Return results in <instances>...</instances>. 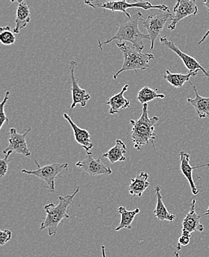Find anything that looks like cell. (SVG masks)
<instances>
[{
    "mask_svg": "<svg viewBox=\"0 0 209 257\" xmlns=\"http://www.w3.org/2000/svg\"><path fill=\"white\" fill-rule=\"evenodd\" d=\"M144 17L142 15L141 12L130 17H120L118 23H119V29L118 32L114 37L108 39L106 42H100L98 40V47L102 50V46L104 45L109 44L115 40L125 43V42H129L132 43L134 48H137L139 51L142 52L144 45H143V40H150L149 34H145L142 33L139 28V23L140 21L143 22L144 20Z\"/></svg>",
    "mask_w": 209,
    "mask_h": 257,
    "instance_id": "obj_1",
    "label": "cell"
},
{
    "mask_svg": "<svg viewBox=\"0 0 209 257\" xmlns=\"http://www.w3.org/2000/svg\"><path fill=\"white\" fill-rule=\"evenodd\" d=\"M148 107V104H144L140 117L137 120L132 119L130 121L132 125V142L135 149L138 151H141L142 147L145 145H149V143H152L153 149L155 150L154 141L157 137L154 131L159 118L157 116L150 118Z\"/></svg>",
    "mask_w": 209,
    "mask_h": 257,
    "instance_id": "obj_2",
    "label": "cell"
},
{
    "mask_svg": "<svg viewBox=\"0 0 209 257\" xmlns=\"http://www.w3.org/2000/svg\"><path fill=\"white\" fill-rule=\"evenodd\" d=\"M79 191V186L76 187L74 194L71 195L60 196L59 197L58 205H55L54 202L48 204L45 206L46 212L44 221L40 225V230L48 229V235L50 236H55L57 234L58 226L63 219H69L68 214V206L74 202V198Z\"/></svg>",
    "mask_w": 209,
    "mask_h": 257,
    "instance_id": "obj_3",
    "label": "cell"
},
{
    "mask_svg": "<svg viewBox=\"0 0 209 257\" xmlns=\"http://www.w3.org/2000/svg\"><path fill=\"white\" fill-rule=\"evenodd\" d=\"M116 45L123 53V64L121 68L114 76V79H118L120 74L125 71H135L137 72L138 70L144 71L148 68H151L149 65L150 60L154 58L152 54H143L134 47L128 46L126 43L117 42Z\"/></svg>",
    "mask_w": 209,
    "mask_h": 257,
    "instance_id": "obj_4",
    "label": "cell"
},
{
    "mask_svg": "<svg viewBox=\"0 0 209 257\" xmlns=\"http://www.w3.org/2000/svg\"><path fill=\"white\" fill-rule=\"evenodd\" d=\"M85 5H88L90 7L96 9H103L104 12L106 10L112 11L113 12H123L127 17H130L127 12L128 9L137 8V9H143L147 11L149 9H157V10L163 11V12H168L169 9L166 5H158V6H153L150 2H137V3H129L127 1H113V2H91L85 1Z\"/></svg>",
    "mask_w": 209,
    "mask_h": 257,
    "instance_id": "obj_5",
    "label": "cell"
},
{
    "mask_svg": "<svg viewBox=\"0 0 209 257\" xmlns=\"http://www.w3.org/2000/svg\"><path fill=\"white\" fill-rule=\"evenodd\" d=\"M34 163L37 166V170L28 171L26 169L22 170V172L29 175L36 176L38 178L44 180L47 184V188L50 192L55 191V180L61 172L68 168V163L60 164V163H53L45 166H40L37 160H34Z\"/></svg>",
    "mask_w": 209,
    "mask_h": 257,
    "instance_id": "obj_6",
    "label": "cell"
},
{
    "mask_svg": "<svg viewBox=\"0 0 209 257\" xmlns=\"http://www.w3.org/2000/svg\"><path fill=\"white\" fill-rule=\"evenodd\" d=\"M173 17H174L170 11L163 12L158 10L157 13L149 15L143 20V26L146 28L151 39V51L154 49V42L164 29L165 23L168 20H172Z\"/></svg>",
    "mask_w": 209,
    "mask_h": 257,
    "instance_id": "obj_7",
    "label": "cell"
},
{
    "mask_svg": "<svg viewBox=\"0 0 209 257\" xmlns=\"http://www.w3.org/2000/svg\"><path fill=\"white\" fill-rule=\"evenodd\" d=\"M100 160V158H93L92 153L88 152L87 153V157L83 160L78 162L76 166L79 168H82L90 177L112 174V168L101 162Z\"/></svg>",
    "mask_w": 209,
    "mask_h": 257,
    "instance_id": "obj_8",
    "label": "cell"
},
{
    "mask_svg": "<svg viewBox=\"0 0 209 257\" xmlns=\"http://www.w3.org/2000/svg\"><path fill=\"white\" fill-rule=\"evenodd\" d=\"M31 131V127L28 128L23 135L17 132V129L12 127L10 129V138L9 140V145L6 149L3 150V154H6L9 152H16L23 154L25 157H31V153L28 148L27 137L28 134Z\"/></svg>",
    "mask_w": 209,
    "mask_h": 257,
    "instance_id": "obj_9",
    "label": "cell"
},
{
    "mask_svg": "<svg viewBox=\"0 0 209 257\" xmlns=\"http://www.w3.org/2000/svg\"><path fill=\"white\" fill-rule=\"evenodd\" d=\"M160 43L163 46L169 48L171 51H174L176 54L182 60L183 63L185 64V67L188 68L189 72H195V71H199V70L203 72L204 75L209 79V72L207 71L197 60H195L194 57L188 55L185 53L182 52L180 49L174 44V42L168 40L167 37H161L160 39Z\"/></svg>",
    "mask_w": 209,
    "mask_h": 257,
    "instance_id": "obj_10",
    "label": "cell"
},
{
    "mask_svg": "<svg viewBox=\"0 0 209 257\" xmlns=\"http://www.w3.org/2000/svg\"><path fill=\"white\" fill-rule=\"evenodd\" d=\"M77 67V63L74 60L71 61L69 63L70 74L71 79V91H72V104L69 111H72L73 109L77 105L85 107L87 102L90 99V95L83 88L79 87L77 79L74 75L75 68Z\"/></svg>",
    "mask_w": 209,
    "mask_h": 257,
    "instance_id": "obj_11",
    "label": "cell"
},
{
    "mask_svg": "<svg viewBox=\"0 0 209 257\" xmlns=\"http://www.w3.org/2000/svg\"><path fill=\"white\" fill-rule=\"evenodd\" d=\"M174 16L171 20V23L168 26L171 31L175 30L177 23L180 20L189 17L195 16L197 14L198 8L195 0H179L174 7Z\"/></svg>",
    "mask_w": 209,
    "mask_h": 257,
    "instance_id": "obj_12",
    "label": "cell"
},
{
    "mask_svg": "<svg viewBox=\"0 0 209 257\" xmlns=\"http://www.w3.org/2000/svg\"><path fill=\"white\" fill-rule=\"evenodd\" d=\"M195 206H196V200L193 199L192 202L190 204V211L182 221V233L191 235L193 232H202L204 230L203 225L200 222V219L202 216L196 213L195 211Z\"/></svg>",
    "mask_w": 209,
    "mask_h": 257,
    "instance_id": "obj_13",
    "label": "cell"
},
{
    "mask_svg": "<svg viewBox=\"0 0 209 257\" xmlns=\"http://www.w3.org/2000/svg\"><path fill=\"white\" fill-rule=\"evenodd\" d=\"M179 160H180V168L181 171L184 177L188 180L189 182L190 187H191V191L194 196L197 195L199 194V190L195 185V181L193 180V171L195 169H197L199 168H202V167H209V164L200 165V166L192 167L190 165V154L188 153L182 151L179 152Z\"/></svg>",
    "mask_w": 209,
    "mask_h": 257,
    "instance_id": "obj_14",
    "label": "cell"
},
{
    "mask_svg": "<svg viewBox=\"0 0 209 257\" xmlns=\"http://www.w3.org/2000/svg\"><path fill=\"white\" fill-rule=\"evenodd\" d=\"M63 116L68 121L71 127H72L73 131H74L75 140H76V143L82 146L86 153L90 152V149L93 147V145L92 144L91 140H90L89 132L85 130V129L80 128V127H78L77 124H75L72 119H71V117L68 116V113H64Z\"/></svg>",
    "mask_w": 209,
    "mask_h": 257,
    "instance_id": "obj_15",
    "label": "cell"
},
{
    "mask_svg": "<svg viewBox=\"0 0 209 257\" xmlns=\"http://www.w3.org/2000/svg\"><path fill=\"white\" fill-rule=\"evenodd\" d=\"M129 85H125L121 91L108 99L106 105H110L109 114L115 115L120 113V110L130 107V101L128 100L124 96L125 93L129 90Z\"/></svg>",
    "mask_w": 209,
    "mask_h": 257,
    "instance_id": "obj_16",
    "label": "cell"
},
{
    "mask_svg": "<svg viewBox=\"0 0 209 257\" xmlns=\"http://www.w3.org/2000/svg\"><path fill=\"white\" fill-rule=\"evenodd\" d=\"M191 86L194 88L195 93L194 99H187V102L190 105L193 106L196 110V115L201 119H209V97H202L198 93L197 89L196 86L189 82Z\"/></svg>",
    "mask_w": 209,
    "mask_h": 257,
    "instance_id": "obj_17",
    "label": "cell"
},
{
    "mask_svg": "<svg viewBox=\"0 0 209 257\" xmlns=\"http://www.w3.org/2000/svg\"><path fill=\"white\" fill-rule=\"evenodd\" d=\"M149 174L145 171L133 176L129 187V194L131 195L141 197L145 191L149 187Z\"/></svg>",
    "mask_w": 209,
    "mask_h": 257,
    "instance_id": "obj_18",
    "label": "cell"
},
{
    "mask_svg": "<svg viewBox=\"0 0 209 257\" xmlns=\"http://www.w3.org/2000/svg\"><path fill=\"white\" fill-rule=\"evenodd\" d=\"M18 6L15 19V28L13 32L19 34L22 29H25L31 22V12L29 6L25 1H17Z\"/></svg>",
    "mask_w": 209,
    "mask_h": 257,
    "instance_id": "obj_19",
    "label": "cell"
},
{
    "mask_svg": "<svg viewBox=\"0 0 209 257\" xmlns=\"http://www.w3.org/2000/svg\"><path fill=\"white\" fill-rule=\"evenodd\" d=\"M154 192L157 197V205H156V208L154 211V216L160 221L172 222L175 219L176 216L169 213L167 210L164 202H163V197H162L161 187L160 185H156L154 187Z\"/></svg>",
    "mask_w": 209,
    "mask_h": 257,
    "instance_id": "obj_20",
    "label": "cell"
},
{
    "mask_svg": "<svg viewBox=\"0 0 209 257\" xmlns=\"http://www.w3.org/2000/svg\"><path fill=\"white\" fill-rule=\"evenodd\" d=\"M127 152V147L126 143L121 140L116 141V145L110 149L109 152L104 153L99 158H108L111 163H117V162H123L126 160L125 154Z\"/></svg>",
    "mask_w": 209,
    "mask_h": 257,
    "instance_id": "obj_21",
    "label": "cell"
},
{
    "mask_svg": "<svg viewBox=\"0 0 209 257\" xmlns=\"http://www.w3.org/2000/svg\"><path fill=\"white\" fill-rule=\"evenodd\" d=\"M118 211L121 215V221H120L119 225L115 228V230L119 231L123 228L132 230V222H133L135 216L140 213V208H137L134 211H129L125 207L120 206L118 208Z\"/></svg>",
    "mask_w": 209,
    "mask_h": 257,
    "instance_id": "obj_22",
    "label": "cell"
},
{
    "mask_svg": "<svg viewBox=\"0 0 209 257\" xmlns=\"http://www.w3.org/2000/svg\"><path fill=\"white\" fill-rule=\"evenodd\" d=\"M198 71L188 72L186 74H172L168 70L165 71L166 74L164 76L165 80L176 88H182L186 82H190V78L194 77Z\"/></svg>",
    "mask_w": 209,
    "mask_h": 257,
    "instance_id": "obj_23",
    "label": "cell"
},
{
    "mask_svg": "<svg viewBox=\"0 0 209 257\" xmlns=\"http://www.w3.org/2000/svg\"><path fill=\"white\" fill-rule=\"evenodd\" d=\"M158 89H151L149 87H144L137 93V99L140 103L147 104L155 99H164L165 95L163 93H157Z\"/></svg>",
    "mask_w": 209,
    "mask_h": 257,
    "instance_id": "obj_24",
    "label": "cell"
},
{
    "mask_svg": "<svg viewBox=\"0 0 209 257\" xmlns=\"http://www.w3.org/2000/svg\"><path fill=\"white\" fill-rule=\"evenodd\" d=\"M0 41L2 44L5 46H12L15 44L16 42L15 33L9 26L0 29Z\"/></svg>",
    "mask_w": 209,
    "mask_h": 257,
    "instance_id": "obj_25",
    "label": "cell"
},
{
    "mask_svg": "<svg viewBox=\"0 0 209 257\" xmlns=\"http://www.w3.org/2000/svg\"><path fill=\"white\" fill-rule=\"evenodd\" d=\"M9 96H10V92L6 91V96H5L3 102L0 104V109H1L0 110V130L3 128L5 123H9V118L6 116V113H5V107H6V103L9 100Z\"/></svg>",
    "mask_w": 209,
    "mask_h": 257,
    "instance_id": "obj_26",
    "label": "cell"
},
{
    "mask_svg": "<svg viewBox=\"0 0 209 257\" xmlns=\"http://www.w3.org/2000/svg\"><path fill=\"white\" fill-rule=\"evenodd\" d=\"M12 152H9L6 154L4 158L0 160V177H3L7 174L9 171V157Z\"/></svg>",
    "mask_w": 209,
    "mask_h": 257,
    "instance_id": "obj_27",
    "label": "cell"
},
{
    "mask_svg": "<svg viewBox=\"0 0 209 257\" xmlns=\"http://www.w3.org/2000/svg\"><path fill=\"white\" fill-rule=\"evenodd\" d=\"M12 231L10 230H0V245H4L12 239Z\"/></svg>",
    "mask_w": 209,
    "mask_h": 257,
    "instance_id": "obj_28",
    "label": "cell"
},
{
    "mask_svg": "<svg viewBox=\"0 0 209 257\" xmlns=\"http://www.w3.org/2000/svg\"><path fill=\"white\" fill-rule=\"evenodd\" d=\"M190 239H191V235L188 233H182L180 237L179 238L178 244H177V250H181L182 246H186L189 244Z\"/></svg>",
    "mask_w": 209,
    "mask_h": 257,
    "instance_id": "obj_29",
    "label": "cell"
},
{
    "mask_svg": "<svg viewBox=\"0 0 209 257\" xmlns=\"http://www.w3.org/2000/svg\"><path fill=\"white\" fill-rule=\"evenodd\" d=\"M209 34V30L208 32L206 33V34H205V36H204L203 37H202V40H200V41L199 42V43L198 44L200 45L201 43H203L204 40H205V39L207 38V37H208V35Z\"/></svg>",
    "mask_w": 209,
    "mask_h": 257,
    "instance_id": "obj_30",
    "label": "cell"
},
{
    "mask_svg": "<svg viewBox=\"0 0 209 257\" xmlns=\"http://www.w3.org/2000/svg\"><path fill=\"white\" fill-rule=\"evenodd\" d=\"M101 249H102V257H106V246L102 245L101 246Z\"/></svg>",
    "mask_w": 209,
    "mask_h": 257,
    "instance_id": "obj_31",
    "label": "cell"
},
{
    "mask_svg": "<svg viewBox=\"0 0 209 257\" xmlns=\"http://www.w3.org/2000/svg\"><path fill=\"white\" fill-rule=\"evenodd\" d=\"M203 4L205 5V7L209 11V0H204Z\"/></svg>",
    "mask_w": 209,
    "mask_h": 257,
    "instance_id": "obj_32",
    "label": "cell"
},
{
    "mask_svg": "<svg viewBox=\"0 0 209 257\" xmlns=\"http://www.w3.org/2000/svg\"><path fill=\"white\" fill-rule=\"evenodd\" d=\"M207 215H209V206L208 209H207L206 211H205V213H204L203 215H202V216H207Z\"/></svg>",
    "mask_w": 209,
    "mask_h": 257,
    "instance_id": "obj_33",
    "label": "cell"
},
{
    "mask_svg": "<svg viewBox=\"0 0 209 257\" xmlns=\"http://www.w3.org/2000/svg\"><path fill=\"white\" fill-rule=\"evenodd\" d=\"M173 255H174V257H180V256H179L178 252H177V251L174 252V254H173Z\"/></svg>",
    "mask_w": 209,
    "mask_h": 257,
    "instance_id": "obj_34",
    "label": "cell"
}]
</instances>
